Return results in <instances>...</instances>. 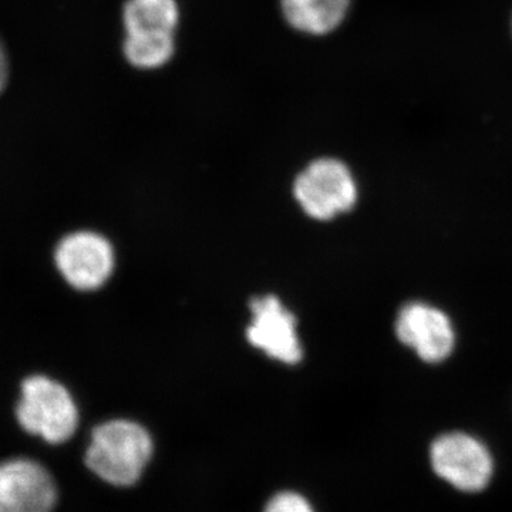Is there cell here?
Returning <instances> with one entry per match:
<instances>
[{"label": "cell", "instance_id": "6da1fadb", "mask_svg": "<svg viewBox=\"0 0 512 512\" xmlns=\"http://www.w3.org/2000/svg\"><path fill=\"white\" fill-rule=\"evenodd\" d=\"M13 414L20 429L53 446L72 439L80 421L69 389L43 373L20 379Z\"/></svg>", "mask_w": 512, "mask_h": 512}, {"label": "cell", "instance_id": "7a4b0ae2", "mask_svg": "<svg viewBox=\"0 0 512 512\" xmlns=\"http://www.w3.org/2000/svg\"><path fill=\"white\" fill-rule=\"evenodd\" d=\"M153 456V440L140 424L111 420L93 430L84 453L87 468L114 487H130L140 480Z\"/></svg>", "mask_w": 512, "mask_h": 512}, {"label": "cell", "instance_id": "3957f363", "mask_svg": "<svg viewBox=\"0 0 512 512\" xmlns=\"http://www.w3.org/2000/svg\"><path fill=\"white\" fill-rule=\"evenodd\" d=\"M434 473L451 487L467 494L485 490L494 474V461L487 446L461 431L443 434L430 447Z\"/></svg>", "mask_w": 512, "mask_h": 512}, {"label": "cell", "instance_id": "277c9868", "mask_svg": "<svg viewBox=\"0 0 512 512\" xmlns=\"http://www.w3.org/2000/svg\"><path fill=\"white\" fill-rule=\"evenodd\" d=\"M357 184L348 165L336 158L313 161L295 183V197L309 217L328 221L357 201Z\"/></svg>", "mask_w": 512, "mask_h": 512}, {"label": "cell", "instance_id": "5b68a950", "mask_svg": "<svg viewBox=\"0 0 512 512\" xmlns=\"http://www.w3.org/2000/svg\"><path fill=\"white\" fill-rule=\"evenodd\" d=\"M57 272L79 292L96 291L106 284L114 268L110 242L92 231L64 235L53 252Z\"/></svg>", "mask_w": 512, "mask_h": 512}, {"label": "cell", "instance_id": "8992f818", "mask_svg": "<svg viewBox=\"0 0 512 512\" xmlns=\"http://www.w3.org/2000/svg\"><path fill=\"white\" fill-rule=\"evenodd\" d=\"M57 485L49 470L28 457L0 461V512H53Z\"/></svg>", "mask_w": 512, "mask_h": 512}, {"label": "cell", "instance_id": "52a82bcc", "mask_svg": "<svg viewBox=\"0 0 512 512\" xmlns=\"http://www.w3.org/2000/svg\"><path fill=\"white\" fill-rule=\"evenodd\" d=\"M394 330L400 342L412 348L427 363L446 360L456 343L450 318L427 303L414 302L404 306L397 316Z\"/></svg>", "mask_w": 512, "mask_h": 512}, {"label": "cell", "instance_id": "ba28073f", "mask_svg": "<svg viewBox=\"0 0 512 512\" xmlns=\"http://www.w3.org/2000/svg\"><path fill=\"white\" fill-rule=\"evenodd\" d=\"M251 311L249 343L279 362L288 365L301 362L303 352L296 333V319L281 301L274 295L256 298Z\"/></svg>", "mask_w": 512, "mask_h": 512}, {"label": "cell", "instance_id": "9c48e42d", "mask_svg": "<svg viewBox=\"0 0 512 512\" xmlns=\"http://www.w3.org/2000/svg\"><path fill=\"white\" fill-rule=\"evenodd\" d=\"M352 0H282L285 18L308 35H328L348 16Z\"/></svg>", "mask_w": 512, "mask_h": 512}, {"label": "cell", "instance_id": "30bf717a", "mask_svg": "<svg viewBox=\"0 0 512 512\" xmlns=\"http://www.w3.org/2000/svg\"><path fill=\"white\" fill-rule=\"evenodd\" d=\"M177 20L178 9L174 0H130L124 10L128 35L171 33Z\"/></svg>", "mask_w": 512, "mask_h": 512}, {"label": "cell", "instance_id": "8fae6325", "mask_svg": "<svg viewBox=\"0 0 512 512\" xmlns=\"http://www.w3.org/2000/svg\"><path fill=\"white\" fill-rule=\"evenodd\" d=\"M171 33H137L128 35L124 52L128 62L140 69H156L163 66L173 55Z\"/></svg>", "mask_w": 512, "mask_h": 512}, {"label": "cell", "instance_id": "7c38bea8", "mask_svg": "<svg viewBox=\"0 0 512 512\" xmlns=\"http://www.w3.org/2000/svg\"><path fill=\"white\" fill-rule=\"evenodd\" d=\"M265 512H315L312 505L302 495L291 493L276 494L268 505H266Z\"/></svg>", "mask_w": 512, "mask_h": 512}, {"label": "cell", "instance_id": "4fadbf2b", "mask_svg": "<svg viewBox=\"0 0 512 512\" xmlns=\"http://www.w3.org/2000/svg\"><path fill=\"white\" fill-rule=\"evenodd\" d=\"M9 80V60L8 53H6L5 46L0 42V93L5 90L6 84Z\"/></svg>", "mask_w": 512, "mask_h": 512}, {"label": "cell", "instance_id": "5bb4252c", "mask_svg": "<svg viewBox=\"0 0 512 512\" xmlns=\"http://www.w3.org/2000/svg\"><path fill=\"white\" fill-rule=\"evenodd\" d=\"M511 35H512V18H511Z\"/></svg>", "mask_w": 512, "mask_h": 512}]
</instances>
